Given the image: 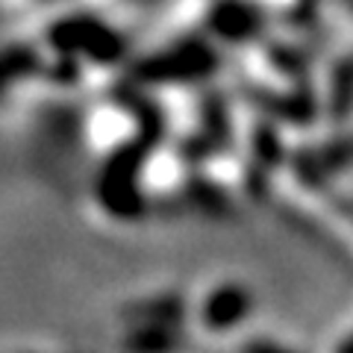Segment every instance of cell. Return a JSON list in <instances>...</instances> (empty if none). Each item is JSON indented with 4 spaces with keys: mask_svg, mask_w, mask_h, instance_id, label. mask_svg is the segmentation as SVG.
<instances>
[{
    "mask_svg": "<svg viewBox=\"0 0 353 353\" xmlns=\"http://www.w3.org/2000/svg\"><path fill=\"white\" fill-rule=\"evenodd\" d=\"M150 148V139H139L132 148L115 153L109 168L101 176V201L118 218H136L141 209V194L136 189V176L141 168V159Z\"/></svg>",
    "mask_w": 353,
    "mask_h": 353,
    "instance_id": "obj_1",
    "label": "cell"
},
{
    "mask_svg": "<svg viewBox=\"0 0 353 353\" xmlns=\"http://www.w3.org/2000/svg\"><path fill=\"white\" fill-rule=\"evenodd\" d=\"M250 312V294L241 285H221L203 303V324L212 330H227L245 321Z\"/></svg>",
    "mask_w": 353,
    "mask_h": 353,
    "instance_id": "obj_2",
    "label": "cell"
},
{
    "mask_svg": "<svg viewBox=\"0 0 353 353\" xmlns=\"http://www.w3.org/2000/svg\"><path fill=\"white\" fill-rule=\"evenodd\" d=\"M174 330L171 324H148L132 333V339L127 341V347L132 353H168L174 347Z\"/></svg>",
    "mask_w": 353,
    "mask_h": 353,
    "instance_id": "obj_3",
    "label": "cell"
},
{
    "mask_svg": "<svg viewBox=\"0 0 353 353\" xmlns=\"http://www.w3.org/2000/svg\"><path fill=\"white\" fill-rule=\"evenodd\" d=\"M245 353H292V350L277 347V345H271V341H250L245 347Z\"/></svg>",
    "mask_w": 353,
    "mask_h": 353,
    "instance_id": "obj_4",
    "label": "cell"
},
{
    "mask_svg": "<svg viewBox=\"0 0 353 353\" xmlns=\"http://www.w3.org/2000/svg\"><path fill=\"white\" fill-rule=\"evenodd\" d=\"M339 353H353V336L345 341V345H341V350H339Z\"/></svg>",
    "mask_w": 353,
    "mask_h": 353,
    "instance_id": "obj_5",
    "label": "cell"
}]
</instances>
